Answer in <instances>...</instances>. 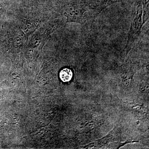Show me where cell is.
Returning a JSON list of instances; mask_svg holds the SVG:
<instances>
[{
  "instance_id": "1",
  "label": "cell",
  "mask_w": 149,
  "mask_h": 149,
  "mask_svg": "<svg viewBox=\"0 0 149 149\" xmlns=\"http://www.w3.org/2000/svg\"><path fill=\"white\" fill-rule=\"evenodd\" d=\"M72 72L70 70L64 68L60 72V77L63 82H69L72 79Z\"/></svg>"
}]
</instances>
